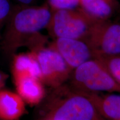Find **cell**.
Listing matches in <instances>:
<instances>
[{
    "mask_svg": "<svg viewBox=\"0 0 120 120\" xmlns=\"http://www.w3.org/2000/svg\"><path fill=\"white\" fill-rule=\"evenodd\" d=\"M48 120H50V119H49Z\"/></svg>",
    "mask_w": 120,
    "mask_h": 120,
    "instance_id": "18",
    "label": "cell"
},
{
    "mask_svg": "<svg viewBox=\"0 0 120 120\" xmlns=\"http://www.w3.org/2000/svg\"><path fill=\"white\" fill-rule=\"evenodd\" d=\"M40 64L42 81L53 87L61 85L69 77L71 68L54 48H40L34 51Z\"/></svg>",
    "mask_w": 120,
    "mask_h": 120,
    "instance_id": "6",
    "label": "cell"
},
{
    "mask_svg": "<svg viewBox=\"0 0 120 120\" xmlns=\"http://www.w3.org/2000/svg\"><path fill=\"white\" fill-rule=\"evenodd\" d=\"M51 17L52 13L47 5L15 9L10 16L7 43L11 46H17L26 37L35 34L48 27Z\"/></svg>",
    "mask_w": 120,
    "mask_h": 120,
    "instance_id": "1",
    "label": "cell"
},
{
    "mask_svg": "<svg viewBox=\"0 0 120 120\" xmlns=\"http://www.w3.org/2000/svg\"><path fill=\"white\" fill-rule=\"evenodd\" d=\"M97 59L120 55V24L97 21L85 39Z\"/></svg>",
    "mask_w": 120,
    "mask_h": 120,
    "instance_id": "4",
    "label": "cell"
},
{
    "mask_svg": "<svg viewBox=\"0 0 120 120\" xmlns=\"http://www.w3.org/2000/svg\"><path fill=\"white\" fill-rule=\"evenodd\" d=\"M12 69L13 76L27 75L42 81L41 68L34 52L16 55L13 61Z\"/></svg>",
    "mask_w": 120,
    "mask_h": 120,
    "instance_id": "11",
    "label": "cell"
},
{
    "mask_svg": "<svg viewBox=\"0 0 120 120\" xmlns=\"http://www.w3.org/2000/svg\"><path fill=\"white\" fill-rule=\"evenodd\" d=\"M73 82L79 91L88 94L101 91H120V84L97 58L88 60L75 68Z\"/></svg>",
    "mask_w": 120,
    "mask_h": 120,
    "instance_id": "3",
    "label": "cell"
},
{
    "mask_svg": "<svg viewBox=\"0 0 120 120\" xmlns=\"http://www.w3.org/2000/svg\"><path fill=\"white\" fill-rule=\"evenodd\" d=\"M53 10L75 8L79 5V0H49Z\"/></svg>",
    "mask_w": 120,
    "mask_h": 120,
    "instance_id": "14",
    "label": "cell"
},
{
    "mask_svg": "<svg viewBox=\"0 0 120 120\" xmlns=\"http://www.w3.org/2000/svg\"><path fill=\"white\" fill-rule=\"evenodd\" d=\"M11 12L12 9L8 0H0V26L10 17Z\"/></svg>",
    "mask_w": 120,
    "mask_h": 120,
    "instance_id": "15",
    "label": "cell"
},
{
    "mask_svg": "<svg viewBox=\"0 0 120 120\" xmlns=\"http://www.w3.org/2000/svg\"><path fill=\"white\" fill-rule=\"evenodd\" d=\"M25 111L24 101L19 94L0 90V119L17 120Z\"/></svg>",
    "mask_w": 120,
    "mask_h": 120,
    "instance_id": "9",
    "label": "cell"
},
{
    "mask_svg": "<svg viewBox=\"0 0 120 120\" xmlns=\"http://www.w3.org/2000/svg\"><path fill=\"white\" fill-rule=\"evenodd\" d=\"M79 5L94 20L106 21L117 8L118 0H79Z\"/></svg>",
    "mask_w": 120,
    "mask_h": 120,
    "instance_id": "10",
    "label": "cell"
},
{
    "mask_svg": "<svg viewBox=\"0 0 120 120\" xmlns=\"http://www.w3.org/2000/svg\"><path fill=\"white\" fill-rule=\"evenodd\" d=\"M52 47L59 52L71 68H76L94 55L90 45L85 40L57 38Z\"/></svg>",
    "mask_w": 120,
    "mask_h": 120,
    "instance_id": "7",
    "label": "cell"
},
{
    "mask_svg": "<svg viewBox=\"0 0 120 120\" xmlns=\"http://www.w3.org/2000/svg\"><path fill=\"white\" fill-rule=\"evenodd\" d=\"M15 86L24 101L35 105L40 103L45 95V90L41 80L27 75L13 76Z\"/></svg>",
    "mask_w": 120,
    "mask_h": 120,
    "instance_id": "8",
    "label": "cell"
},
{
    "mask_svg": "<svg viewBox=\"0 0 120 120\" xmlns=\"http://www.w3.org/2000/svg\"><path fill=\"white\" fill-rule=\"evenodd\" d=\"M56 105L51 120H101L91 94L77 91Z\"/></svg>",
    "mask_w": 120,
    "mask_h": 120,
    "instance_id": "5",
    "label": "cell"
},
{
    "mask_svg": "<svg viewBox=\"0 0 120 120\" xmlns=\"http://www.w3.org/2000/svg\"><path fill=\"white\" fill-rule=\"evenodd\" d=\"M4 77L3 75L0 73V88L2 87L3 85H4Z\"/></svg>",
    "mask_w": 120,
    "mask_h": 120,
    "instance_id": "17",
    "label": "cell"
},
{
    "mask_svg": "<svg viewBox=\"0 0 120 120\" xmlns=\"http://www.w3.org/2000/svg\"><path fill=\"white\" fill-rule=\"evenodd\" d=\"M98 60L102 63L113 79L120 84V55Z\"/></svg>",
    "mask_w": 120,
    "mask_h": 120,
    "instance_id": "13",
    "label": "cell"
},
{
    "mask_svg": "<svg viewBox=\"0 0 120 120\" xmlns=\"http://www.w3.org/2000/svg\"><path fill=\"white\" fill-rule=\"evenodd\" d=\"M17 1H19V2L22 3L23 4H31L34 0H17Z\"/></svg>",
    "mask_w": 120,
    "mask_h": 120,
    "instance_id": "16",
    "label": "cell"
},
{
    "mask_svg": "<svg viewBox=\"0 0 120 120\" xmlns=\"http://www.w3.org/2000/svg\"><path fill=\"white\" fill-rule=\"evenodd\" d=\"M97 22L81 8L53 10L49 25L57 38L85 40Z\"/></svg>",
    "mask_w": 120,
    "mask_h": 120,
    "instance_id": "2",
    "label": "cell"
},
{
    "mask_svg": "<svg viewBox=\"0 0 120 120\" xmlns=\"http://www.w3.org/2000/svg\"><path fill=\"white\" fill-rule=\"evenodd\" d=\"M90 94L101 116L111 120H120V95Z\"/></svg>",
    "mask_w": 120,
    "mask_h": 120,
    "instance_id": "12",
    "label": "cell"
}]
</instances>
